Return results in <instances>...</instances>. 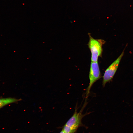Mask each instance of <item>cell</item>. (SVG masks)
Masks as SVG:
<instances>
[{
  "label": "cell",
  "instance_id": "cell-1",
  "mask_svg": "<svg viewBox=\"0 0 133 133\" xmlns=\"http://www.w3.org/2000/svg\"><path fill=\"white\" fill-rule=\"evenodd\" d=\"M77 106L73 115L63 126L62 130L65 133H75L78 128L82 126V120L86 114H82L83 109L77 112Z\"/></svg>",
  "mask_w": 133,
  "mask_h": 133
},
{
  "label": "cell",
  "instance_id": "cell-2",
  "mask_svg": "<svg viewBox=\"0 0 133 133\" xmlns=\"http://www.w3.org/2000/svg\"><path fill=\"white\" fill-rule=\"evenodd\" d=\"M89 40L88 45L91 53V61L98 62V58L102 54V46L105 41L101 39H96L89 34Z\"/></svg>",
  "mask_w": 133,
  "mask_h": 133
},
{
  "label": "cell",
  "instance_id": "cell-3",
  "mask_svg": "<svg viewBox=\"0 0 133 133\" xmlns=\"http://www.w3.org/2000/svg\"><path fill=\"white\" fill-rule=\"evenodd\" d=\"M125 49L117 58L106 69L103 76L102 85L104 86L106 84L110 81L114 75L118 68L120 61L123 56Z\"/></svg>",
  "mask_w": 133,
  "mask_h": 133
},
{
  "label": "cell",
  "instance_id": "cell-4",
  "mask_svg": "<svg viewBox=\"0 0 133 133\" xmlns=\"http://www.w3.org/2000/svg\"><path fill=\"white\" fill-rule=\"evenodd\" d=\"M101 73L98 62L91 61L89 75V83L86 91V97L88 95L93 84L101 77Z\"/></svg>",
  "mask_w": 133,
  "mask_h": 133
},
{
  "label": "cell",
  "instance_id": "cell-5",
  "mask_svg": "<svg viewBox=\"0 0 133 133\" xmlns=\"http://www.w3.org/2000/svg\"><path fill=\"white\" fill-rule=\"evenodd\" d=\"M21 100L15 98H0V109L10 104L15 103Z\"/></svg>",
  "mask_w": 133,
  "mask_h": 133
},
{
  "label": "cell",
  "instance_id": "cell-6",
  "mask_svg": "<svg viewBox=\"0 0 133 133\" xmlns=\"http://www.w3.org/2000/svg\"><path fill=\"white\" fill-rule=\"evenodd\" d=\"M59 133H65L63 130L61 131Z\"/></svg>",
  "mask_w": 133,
  "mask_h": 133
}]
</instances>
